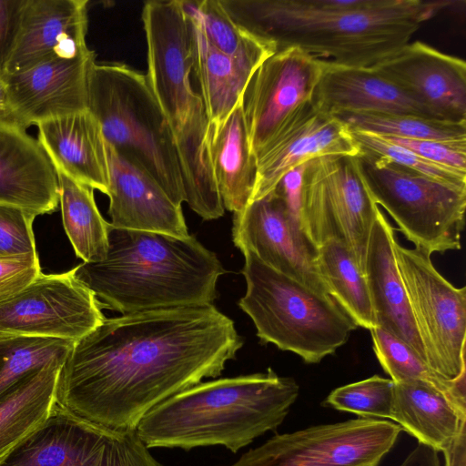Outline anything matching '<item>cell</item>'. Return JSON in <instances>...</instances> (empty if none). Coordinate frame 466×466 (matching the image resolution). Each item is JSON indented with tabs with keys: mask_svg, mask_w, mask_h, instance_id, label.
I'll list each match as a JSON object with an SVG mask.
<instances>
[{
	"mask_svg": "<svg viewBox=\"0 0 466 466\" xmlns=\"http://www.w3.org/2000/svg\"><path fill=\"white\" fill-rule=\"evenodd\" d=\"M242 345L233 320L213 304L105 319L64 360L56 403L105 427L133 431L160 402L219 376Z\"/></svg>",
	"mask_w": 466,
	"mask_h": 466,
	"instance_id": "obj_1",
	"label": "cell"
},
{
	"mask_svg": "<svg viewBox=\"0 0 466 466\" xmlns=\"http://www.w3.org/2000/svg\"><path fill=\"white\" fill-rule=\"evenodd\" d=\"M233 22L277 51L297 47L319 59L371 67L410 43L420 25L451 2L381 0L334 10L330 0H219ZM276 51V52H277Z\"/></svg>",
	"mask_w": 466,
	"mask_h": 466,
	"instance_id": "obj_2",
	"label": "cell"
},
{
	"mask_svg": "<svg viewBox=\"0 0 466 466\" xmlns=\"http://www.w3.org/2000/svg\"><path fill=\"white\" fill-rule=\"evenodd\" d=\"M225 269L194 236L124 229L108 225V249L98 262L74 268L101 307L133 313L213 304Z\"/></svg>",
	"mask_w": 466,
	"mask_h": 466,
	"instance_id": "obj_3",
	"label": "cell"
},
{
	"mask_svg": "<svg viewBox=\"0 0 466 466\" xmlns=\"http://www.w3.org/2000/svg\"><path fill=\"white\" fill-rule=\"evenodd\" d=\"M299 386L266 372L199 382L160 402L139 421L137 432L149 448L220 445L236 453L276 430L296 401Z\"/></svg>",
	"mask_w": 466,
	"mask_h": 466,
	"instance_id": "obj_4",
	"label": "cell"
},
{
	"mask_svg": "<svg viewBox=\"0 0 466 466\" xmlns=\"http://www.w3.org/2000/svg\"><path fill=\"white\" fill-rule=\"evenodd\" d=\"M147 78L169 127L177 153L186 202L205 220L224 215L208 149V118L191 86L190 20L181 0L144 4Z\"/></svg>",
	"mask_w": 466,
	"mask_h": 466,
	"instance_id": "obj_5",
	"label": "cell"
},
{
	"mask_svg": "<svg viewBox=\"0 0 466 466\" xmlns=\"http://www.w3.org/2000/svg\"><path fill=\"white\" fill-rule=\"evenodd\" d=\"M88 110L109 146L147 172L176 205L186 201L173 137L146 74L122 63L96 62Z\"/></svg>",
	"mask_w": 466,
	"mask_h": 466,
	"instance_id": "obj_6",
	"label": "cell"
},
{
	"mask_svg": "<svg viewBox=\"0 0 466 466\" xmlns=\"http://www.w3.org/2000/svg\"><path fill=\"white\" fill-rule=\"evenodd\" d=\"M247 289L239 308L252 319L263 343L320 362L349 339L358 325L329 295L320 294L242 251Z\"/></svg>",
	"mask_w": 466,
	"mask_h": 466,
	"instance_id": "obj_7",
	"label": "cell"
},
{
	"mask_svg": "<svg viewBox=\"0 0 466 466\" xmlns=\"http://www.w3.org/2000/svg\"><path fill=\"white\" fill-rule=\"evenodd\" d=\"M367 187L415 248L431 256L461 249L466 188L436 181L389 159L358 157Z\"/></svg>",
	"mask_w": 466,
	"mask_h": 466,
	"instance_id": "obj_8",
	"label": "cell"
},
{
	"mask_svg": "<svg viewBox=\"0 0 466 466\" xmlns=\"http://www.w3.org/2000/svg\"><path fill=\"white\" fill-rule=\"evenodd\" d=\"M358 157L326 155L304 164L299 217L304 234L316 248L337 240L364 272L379 206L367 187Z\"/></svg>",
	"mask_w": 466,
	"mask_h": 466,
	"instance_id": "obj_9",
	"label": "cell"
},
{
	"mask_svg": "<svg viewBox=\"0 0 466 466\" xmlns=\"http://www.w3.org/2000/svg\"><path fill=\"white\" fill-rule=\"evenodd\" d=\"M397 266L429 367L441 379L466 385V288H456L431 255L393 245Z\"/></svg>",
	"mask_w": 466,
	"mask_h": 466,
	"instance_id": "obj_10",
	"label": "cell"
},
{
	"mask_svg": "<svg viewBox=\"0 0 466 466\" xmlns=\"http://www.w3.org/2000/svg\"><path fill=\"white\" fill-rule=\"evenodd\" d=\"M0 466H163L137 430L119 431L56 403L47 420Z\"/></svg>",
	"mask_w": 466,
	"mask_h": 466,
	"instance_id": "obj_11",
	"label": "cell"
},
{
	"mask_svg": "<svg viewBox=\"0 0 466 466\" xmlns=\"http://www.w3.org/2000/svg\"><path fill=\"white\" fill-rule=\"evenodd\" d=\"M401 428L377 419H353L277 434L230 466H379Z\"/></svg>",
	"mask_w": 466,
	"mask_h": 466,
	"instance_id": "obj_12",
	"label": "cell"
},
{
	"mask_svg": "<svg viewBox=\"0 0 466 466\" xmlns=\"http://www.w3.org/2000/svg\"><path fill=\"white\" fill-rule=\"evenodd\" d=\"M106 318L95 294L74 268L40 273L16 293L0 299V338L46 337L76 341Z\"/></svg>",
	"mask_w": 466,
	"mask_h": 466,
	"instance_id": "obj_13",
	"label": "cell"
},
{
	"mask_svg": "<svg viewBox=\"0 0 466 466\" xmlns=\"http://www.w3.org/2000/svg\"><path fill=\"white\" fill-rule=\"evenodd\" d=\"M326 65L299 48L288 47L256 69L241 99L255 157L299 106L312 100Z\"/></svg>",
	"mask_w": 466,
	"mask_h": 466,
	"instance_id": "obj_14",
	"label": "cell"
},
{
	"mask_svg": "<svg viewBox=\"0 0 466 466\" xmlns=\"http://www.w3.org/2000/svg\"><path fill=\"white\" fill-rule=\"evenodd\" d=\"M232 238L241 252L251 251L276 271L330 296L317 268V248L276 190L234 213Z\"/></svg>",
	"mask_w": 466,
	"mask_h": 466,
	"instance_id": "obj_15",
	"label": "cell"
},
{
	"mask_svg": "<svg viewBox=\"0 0 466 466\" xmlns=\"http://www.w3.org/2000/svg\"><path fill=\"white\" fill-rule=\"evenodd\" d=\"M360 154L345 122L321 110L312 100L307 102L283 122L256 154L257 177L251 201L271 193L289 171L312 158Z\"/></svg>",
	"mask_w": 466,
	"mask_h": 466,
	"instance_id": "obj_16",
	"label": "cell"
},
{
	"mask_svg": "<svg viewBox=\"0 0 466 466\" xmlns=\"http://www.w3.org/2000/svg\"><path fill=\"white\" fill-rule=\"evenodd\" d=\"M440 120L466 122V63L420 41L371 66Z\"/></svg>",
	"mask_w": 466,
	"mask_h": 466,
	"instance_id": "obj_17",
	"label": "cell"
},
{
	"mask_svg": "<svg viewBox=\"0 0 466 466\" xmlns=\"http://www.w3.org/2000/svg\"><path fill=\"white\" fill-rule=\"evenodd\" d=\"M87 5L86 0H25L4 76L88 53Z\"/></svg>",
	"mask_w": 466,
	"mask_h": 466,
	"instance_id": "obj_18",
	"label": "cell"
},
{
	"mask_svg": "<svg viewBox=\"0 0 466 466\" xmlns=\"http://www.w3.org/2000/svg\"><path fill=\"white\" fill-rule=\"evenodd\" d=\"M94 51L75 57H61L29 70L5 75L10 99L30 127L55 117L88 109V81L96 63Z\"/></svg>",
	"mask_w": 466,
	"mask_h": 466,
	"instance_id": "obj_19",
	"label": "cell"
},
{
	"mask_svg": "<svg viewBox=\"0 0 466 466\" xmlns=\"http://www.w3.org/2000/svg\"><path fill=\"white\" fill-rule=\"evenodd\" d=\"M110 224L118 228L189 236L181 206L176 205L144 169L106 143Z\"/></svg>",
	"mask_w": 466,
	"mask_h": 466,
	"instance_id": "obj_20",
	"label": "cell"
},
{
	"mask_svg": "<svg viewBox=\"0 0 466 466\" xmlns=\"http://www.w3.org/2000/svg\"><path fill=\"white\" fill-rule=\"evenodd\" d=\"M396 240L395 229L379 208L368 242L364 267L376 323L410 345L427 363L425 350L397 266L393 249Z\"/></svg>",
	"mask_w": 466,
	"mask_h": 466,
	"instance_id": "obj_21",
	"label": "cell"
},
{
	"mask_svg": "<svg viewBox=\"0 0 466 466\" xmlns=\"http://www.w3.org/2000/svg\"><path fill=\"white\" fill-rule=\"evenodd\" d=\"M58 202L57 174L38 140L0 126V203L38 216L56 211Z\"/></svg>",
	"mask_w": 466,
	"mask_h": 466,
	"instance_id": "obj_22",
	"label": "cell"
},
{
	"mask_svg": "<svg viewBox=\"0 0 466 466\" xmlns=\"http://www.w3.org/2000/svg\"><path fill=\"white\" fill-rule=\"evenodd\" d=\"M37 140L56 172L107 195L109 167L101 126L85 111L38 123Z\"/></svg>",
	"mask_w": 466,
	"mask_h": 466,
	"instance_id": "obj_23",
	"label": "cell"
},
{
	"mask_svg": "<svg viewBox=\"0 0 466 466\" xmlns=\"http://www.w3.org/2000/svg\"><path fill=\"white\" fill-rule=\"evenodd\" d=\"M312 101L333 116L365 112L437 119L426 107L372 68L343 66L328 61Z\"/></svg>",
	"mask_w": 466,
	"mask_h": 466,
	"instance_id": "obj_24",
	"label": "cell"
},
{
	"mask_svg": "<svg viewBox=\"0 0 466 466\" xmlns=\"http://www.w3.org/2000/svg\"><path fill=\"white\" fill-rule=\"evenodd\" d=\"M391 420L419 442L442 452L466 431V407L431 384L394 382Z\"/></svg>",
	"mask_w": 466,
	"mask_h": 466,
	"instance_id": "obj_25",
	"label": "cell"
},
{
	"mask_svg": "<svg viewBox=\"0 0 466 466\" xmlns=\"http://www.w3.org/2000/svg\"><path fill=\"white\" fill-rule=\"evenodd\" d=\"M208 149L216 185L225 209L243 210L251 201L257 160L240 103L218 124H209Z\"/></svg>",
	"mask_w": 466,
	"mask_h": 466,
	"instance_id": "obj_26",
	"label": "cell"
},
{
	"mask_svg": "<svg viewBox=\"0 0 466 466\" xmlns=\"http://www.w3.org/2000/svg\"><path fill=\"white\" fill-rule=\"evenodd\" d=\"M181 5L191 25L192 71L200 86L208 123L218 124L240 103L256 68L215 48L206 37L199 20L187 1H181Z\"/></svg>",
	"mask_w": 466,
	"mask_h": 466,
	"instance_id": "obj_27",
	"label": "cell"
},
{
	"mask_svg": "<svg viewBox=\"0 0 466 466\" xmlns=\"http://www.w3.org/2000/svg\"><path fill=\"white\" fill-rule=\"evenodd\" d=\"M63 362L56 360L30 372L0 398V463L51 414Z\"/></svg>",
	"mask_w": 466,
	"mask_h": 466,
	"instance_id": "obj_28",
	"label": "cell"
},
{
	"mask_svg": "<svg viewBox=\"0 0 466 466\" xmlns=\"http://www.w3.org/2000/svg\"><path fill=\"white\" fill-rule=\"evenodd\" d=\"M316 264L329 295L358 327L377 326L365 274L348 248L328 240L317 248Z\"/></svg>",
	"mask_w": 466,
	"mask_h": 466,
	"instance_id": "obj_29",
	"label": "cell"
},
{
	"mask_svg": "<svg viewBox=\"0 0 466 466\" xmlns=\"http://www.w3.org/2000/svg\"><path fill=\"white\" fill-rule=\"evenodd\" d=\"M63 226L76 255L84 262L103 260L108 249V225L101 216L94 189L56 172Z\"/></svg>",
	"mask_w": 466,
	"mask_h": 466,
	"instance_id": "obj_30",
	"label": "cell"
},
{
	"mask_svg": "<svg viewBox=\"0 0 466 466\" xmlns=\"http://www.w3.org/2000/svg\"><path fill=\"white\" fill-rule=\"evenodd\" d=\"M209 43L235 60L258 68L276 51L274 45L258 39L238 27L219 0L187 1Z\"/></svg>",
	"mask_w": 466,
	"mask_h": 466,
	"instance_id": "obj_31",
	"label": "cell"
},
{
	"mask_svg": "<svg viewBox=\"0 0 466 466\" xmlns=\"http://www.w3.org/2000/svg\"><path fill=\"white\" fill-rule=\"evenodd\" d=\"M370 332L374 353L393 382L423 381L431 384L466 407V385L439 377L410 345L384 329L375 326Z\"/></svg>",
	"mask_w": 466,
	"mask_h": 466,
	"instance_id": "obj_32",
	"label": "cell"
},
{
	"mask_svg": "<svg viewBox=\"0 0 466 466\" xmlns=\"http://www.w3.org/2000/svg\"><path fill=\"white\" fill-rule=\"evenodd\" d=\"M336 116L350 129L411 140L466 141V122H450L411 115L342 113Z\"/></svg>",
	"mask_w": 466,
	"mask_h": 466,
	"instance_id": "obj_33",
	"label": "cell"
},
{
	"mask_svg": "<svg viewBox=\"0 0 466 466\" xmlns=\"http://www.w3.org/2000/svg\"><path fill=\"white\" fill-rule=\"evenodd\" d=\"M74 343L46 337L0 338V398L30 372L51 361L65 360Z\"/></svg>",
	"mask_w": 466,
	"mask_h": 466,
	"instance_id": "obj_34",
	"label": "cell"
},
{
	"mask_svg": "<svg viewBox=\"0 0 466 466\" xmlns=\"http://www.w3.org/2000/svg\"><path fill=\"white\" fill-rule=\"evenodd\" d=\"M393 400V380L374 375L333 390L325 404L364 419L391 420Z\"/></svg>",
	"mask_w": 466,
	"mask_h": 466,
	"instance_id": "obj_35",
	"label": "cell"
},
{
	"mask_svg": "<svg viewBox=\"0 0 466 466\" xmlns=\"http://www.w3.org/2000/svg\"><path fill=\"white\" fill-rule=\"evenodd\" d=\"M350 130L362 153L384 157L441 183L466 188V174L431 163L384 137L355 129Z\"/></svg>",
	"mask_w": 466,
	"mask_h": 466,
	"instance_id": "obj_36",
	"label": "cell"
},
{
	"mask_svg": "<svg viewBox=\"0 0 466 466\" xmlns=\"http://www.w3.org/2000/svg\"><path fill=\"white\" fill-rule=\"evenodd\" d=\"M36 216L0 203V257L37 256L33 233Z\"/></svg>",
	"mask_w": 466,
	"mask_h": 466,
	"instance_id": "obj_37",
	"label": "cell"
},
{
	"mask_svg": "<svg viewBox=\"0 0 466 466\" xmlns=\"http://www.w3.org/2000/svg\"><path fill=\"white\" fill-rule=\"evenodd\" d=\"M436 165L466 174V141L411 140L384 137Z\"/></svg>",
	"mask_w": 466,
	"mask_h": 466,
	"instance_id": "obj_38",
	"label": "cell"
},
{
	"mask_svg": "<svg viewBox=\"0 0 466 466\" xmlns=\"http://www.w3.org/2000/svg\"><path fill=\"white\" fill-rule=\"evenodd\" d=\"M40 273L38 256L0 257V299L21 290Z\"/></svg>",
	"mask_w": 466,
	"mask_h": 466,
	"instance_id": "obj_39",
	"label": "cell"
},
{
	"mask_svg": "<svg viewBox=\"0 0 466 466\" xmlns=\"http://www.w3.org/2000/svg\"><path fill=\"white\" fill-rule=\"evenodd\" d=\"M25 0H0V78L12 54Z\"/></svg>",
	"mask_w": 466,
	"mask_h": 466,
	"instance_id": "obj_40",
	"label": "cell"
},
{
	"mask_svg": "<svg viewBox=\"0 0 466 466\" xmlns=\"http://www.w3.org/2000/svg\"><path fill=\"white\" fill-rule=\"evenodd\" d=\"M0 126L27 129L13 106L6 85L2 78H0Z\"/></svg>",
	"mask_w": 466,
	"mask_h": 466,
	"instance_id": "obj_41",
	"label": "cell"
},
{
	"mask_svg": "<svg viewBox=\"0 0 466 466\" xmlns=\"http://www.w3.org/2000/svg\"><path fill=\"white\" fill-rule=\"evenodd\" d=\"M399 466H441L439 451L419 442Z\"/></svg>",
	"mask_w": 466,
	"mask_h": 466,
	"instance_id": "obj_42",
	"label": "cell"
},
{
	"mask_svg": "<svg viewBox=\"0 0 466 466\" xmlns=\"http://www.w3.org/2000/svg\"><path fill=\"white\" fill-rule=\"evenodd\" d=\"M444 466H466V431L442 451Z\"/></svg>",
	"mask_w": 466,
	"mask_h": 466,
	"instance_id": "obj_43",
	"label": "cell"
}]
</instances>
